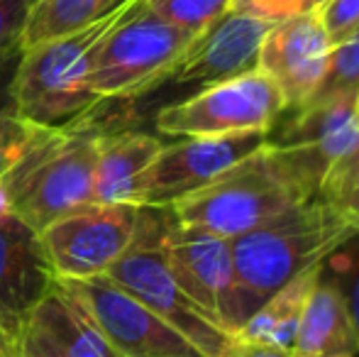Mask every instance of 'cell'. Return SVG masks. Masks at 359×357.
<instances>
[{
  "mask_svg": "<svg viewBox=\"0 0 359 357\" xmlns=\"http://www.w3.org/2000/svg\"><path fill=\"white\" fill-rule=\"evenodd\" d=\"M161 245L166 267L181 291L227 330L225 318L235 284L230 240L198 225L179 223L169 210Z\"/></svg>",
  "mask_w": 359,
  "mask_h": 357,
  "instance_id": "11",
  "label": "cell"
},
{
  "mask_svg": "<svg viewBox=\"0 0 359 357\" xmlns=\"http://www.w3.org/2000/svg\"><path fill=\"white\" fill-rule=\"evenodd\" d=\"M266 140V133H237L184 137L179 142L161 144L135 184L133 203L147 208H171L181 198L213 184Z\"/></svg>",
  "mask_w": 359,
  "mask_h": 357,
  "instance_id": "9",
  "label": "cell"
},
{
  "mask_svg": "<svg viewBox=\"0 0 359 357\" xmlns=\"http://www.w3.org/2000/svg\"><path fill=\"white\" fill-rule=\"evenodd\" d=\"M191 39L194 34L161 20L144 0H125L123 15L95 52L90 93L95 100H108L156 88Z\"/></svg>",
  "mask_w": 359,
  "mask_h": 357,
  "instance_id": "6",
  "label": "cell"
},
{
  "mask_svg": "<svg viewBox=\"0 0 359 357\" xmlns=\"http://www.w3.org/2000/svg\"><path fill=\"white\" fill-rule=\"evenodd\" d=\"M144 3L161 20L196 37L217 18L230 13L232 0H144Z\"/></svg>",
  "mask_w": 359,
  "mask_h": 357,
  "instance_id": "24",
  "label": "cell"
},
{
  "mask_svg": "<svg viewBox=\"0 0 359 357\" xmlns=\"http://www.w3.org/2000/svg\"><path fill=\"white\" fill-rule=\"evenodd\" d=\"M316 8V0H232L230 10L264 22H281L293 15L308 13Z\"/></svg>",
  "mask_w": 359,
  "mask_h": 357,
  "instance_id": "27",
  "label": "cell"
},
{
  "mask_svg": "<svg viewBox=\"0 0 359 357\" xmlns=\"http://www.w3.org/2000/svg\"><path fill=\"white\" fill-rule=\"evenodd\" d=\"M323 3V0H316V8H318V5H320Z\"/></svg>",
  "mask_w": 359,
  "mask_h": 357,
  "instance_id": "32",
  "label": "cell"
},
{
  "mask_svg": "<svg viewBox=\"0 0 359 357\" xmlns=\"http://www.w3.org/2000/svg\"><path fill=\"white\" fill-rule=\"evenodd\" d=\"M98 137L93 130H54L0 179L10 213L42 233L49 223L93 203Z\"/></svg>",
  "mask_w": 359,
  "mask_h": 357,
  "instance_id": "4",
  "label": "cell"
},
{
  "mask_svg": "<svg viewBox=\"0 0 359 357\" xmlns=\"http://www.w3.org/2000/svg\"><path fill=\"white\" fill-rule=\"evenodd\" d=\"M57 284L88 314L120 357H203L110 276L57 279Z\"/></svg>",
  "mask_w": 359,
  "mask_h": 357,
  "instance_id": "10",
  "label": "cell"
},
{
  "mask_svg": "<svg viewBox=\"0 0 359 357\" xmlns=\"http://www.w3.org/2000/svg\"><path fill=\"white\" fill-rule=\"evenodd\" d=\"M159 149L161 140L151 135H100L93 169V203H133L135 184Z\"/></svg>",
  "mask_w": 359,
  "mask_h": 357,
  "instance_id": "18",
  "label": "cell"
},
{
  "mask_svg": "<svg viewBox=\"0 0 359 357\" xmlns=\"http://www.w3.org/2000/svg\"><path fill=\"white\" fill-rule=\"evenodd\" d=\"M118 3L123 0H32L20 49L76 32L110 13Z\"/></svg>",
  "mask_w": 359,
  "mask_h": 357,
  "instance_id": "20",
  "label": "cell"
},
{
  "mask_svg": "<svg viewBox=\"0 0 359 357\" xmlns=\"http://www.w3.org/2000/svg\"><path fill=\"white\" fill-rule=\"evenodd\" d=\"M13 357H57V355L49 350V345L44 343L34 330L25 328L18 340V350H15Z\"/></svg>",
  "mask_w": 359,
  "mask_h": 357,
  "instance_id": "30",
  "label": "cell"
},
{
  "mask_svg": "<svg viewBox=\"0 0 359 357\" xmlns=\"http://www.w3.org/2000/svg\"><path fill=\"white\" fill-rule=\"evenodd\" d=\"M320 189V181L332 164L359 144V95H320L293 108L279 140Z\"/></svg>",
  "mask_w": 359,
  "mask_h": 357,
  "instance_id": "12",
  "label": "cell"
},
{
  "mask_svg": "<svg viewBox=\"0 0 359 357\" xmlns=\"http://www.w3.org/2000/svg\"><path fill=\"white\" fill-rule=\"evenodd\" d=\"M135 203H88L39 233L57 279H93L123 257L137 233Z\"/></svg>",
  "mask_w": 359,
  "mask_h": 357,
  "instance_id": "8",
  "label": "cell"
},
{
  "mask_svg": "<svg viewBox=\"0 0 359 357\" xmlns=\"http://www.w3.org/2000/svg\"><path fill=\"white\" fill-rule=\"evenodd\" d=\"M166 220H169V208L142 206L133 243L105 276H110L151 314H156L176 333L184 335L203 357H225L230 345L235 343V335L217 325L196 301H191L166 267L164 245H161Z\"/></svg>",
  "mask_w": 359,
  "mask_h": 357,
  "instance_id": "5",
  "label": "cell"
},
{
  "mask_svg": "<svg viewBox=\"0 0 359 357\" xmlns=\"http://www.w3.org/2000/svg\"><path fill=\"white\" fill-rule=\"evenodd\" d=\"M330 47L316 10H308L271 25L259 47L257 69L279 86L293 110L316 93L325 74Z\"/></svg>",
  "mask_w": 359,
  "mask_h": 357,
  "instance_id": "15",
  "label": "cell"
},
{
  "mask_svg": "<svg viewBox=\"0 0 359 357\" xmlns=\"http://www.w3.org/2000/svg\"><path fill=\"white\" fill-rule=\"evenodd\" d=\"M225 357H301L291 348H276V345L264 343H250V340L235 338Z\"/></svg>",
  "mask_w": 359,
  "mask_h": 357,
  "instance_id": "29",
  "label": "cell"
},
{
  "mask_svg": "<svg viewBox=\"0 0 359 357\" xmlns=\"http://www.w3.org/2000/svg\"><path fill=\"white\" fill-rule=\"evenodd\" d=\"M318 196L330 203L359 233V144L347 157L327 169Z\"/></svg>",
  "mask_w": 359,
  "mask_h": 357,
  "instance_id": "21",
  "label": "cell"
},
{
  "mask_svg": "<svg viewBox=\"0 0 359 357\" xmlns=\"http://www.w3.org/2000/svg\"><path fill=\"white\" fill-rule=\"evenodd\" d=\"M57 128H42L20 115H0V179L8 177Z\"/></svg>",
  "mask_w": 359,
  "mask_h": 357,
  "instance_id": "25",
  "label": "cell"
},
{
  "mask_svg": "<svg viewBox=\"0 0 359 357\" xmlns=\"http://www.w3.org/2000/svg\"><path fill=\"white\" fill-rule=\"evenodd\" d=\"M32 0H0V59L20 49Z\"/></svg>",
  "mask_w": 359,
  "mask_h": 357,
  "instance_id": "28",
  "label": "cell"
},
{
  "mask_svg": "<svg viewBox=\"0 0 359 357\" xmlns=\"http://www.w3.org/2000/svg\"><path fill=\"white\" fill-rule=\"evenodd\" d=\"M325 262V260H323ZM323 262L313 264L291 281H286L281 289H276L235 333V338L250 340V343L276 345V348H291L296 343L298 323L303 318V311L320 279Z\"/></svg>",
  "mask_w": 359,
  "mask_h": 357,
  "instance_id": "19",
  "label": "cell"
},
{
  "mask_svg": "<svg viewBox=\"0 0 359 357\" xmlns=\"http://www.w3.org/2000/svg\"><path fill=\"white\" fill-rule=\"evenodd\" d=\"M313 10H316L330 44H337L359 32V0H323Z\"/></svg>",
  "mask_w": 359,
  "mask_h": 357,
  "instance_id": "26",
  "label": "cell"
},
{
  "mask_svg": "<svg viewBox=\"0 0 359 357\" xmlns=\"http://www.w3.org/2000/svg\"><path fill=\"white\" fill-rule=\"evenodd\" d=\"M52 264L37 230L13 213H0V325L20 340L32 311L54 289Z\"/></svg>",
  "mask_w": 359,
  "mask_h": 357,
  "instance_id": "14",
  "label": "cell"
},
{
  "mask_svg": "<svg viewBox=\"0 0 359 357\" xmlns=\"http://www.w3.org/2000/svg\"><path fill=\"white\" fill-rule=\"evenodd\" d=\"M357 230L316 196L230 240L232 284L225 325L232 335L276 289L320 264Z\"/></svg>",
  "mask_w": 359,
  "mask_h": 357,
  "instance_id": "1",
  "label": "cell"
},
{
  "mask_svg": "<svg viewBox=\"0 0 359 357\" xmlns=\"http://www.w3.org/2000/svg\"><path fill=\"white\" fill-rule=\"evenodd\" d=\"M288 110L284 93L262 69L198 88L156 113V130L171 137L266 133Z\"/></svg>",
  "mask_w": 359,
  "mask_h": 357,
  "instance_id": "7",
  "label": "cell"
},
{
  "mask_svg": "<svg viewBox=\"0 0 359 357\" xmlns=\"http://www.w3.org/2000/svg\"><path fill=\"white\" fill-rule=\"evenodd\" d=\"M323 276L337 286L359 340V233L347 238L323 262Z\"/></svg>",
  "mask_w": 359,
  "mask_h": 357,
  "instance_id": "22",
  "label": "cell"
},
{
  "mask_svg": "<svg viewBox=\"0 0 359 357\" xmlns=\"http://www.w3.org/2000/svg\"><path fill=\"white\" fill-rule=\"evenodd\" d=\"M320 95H359V32L330 47L325 74L311 98Z\"/></svg>",
  "mask_w": 359,
  "mask_h": 357,
  "instance_id": "23",
  "label": "cell"
},
{
  "mask_svg": "<svg viewBox=\"0 0 359 357\" xmlns=\"http://www.w3.org/2000/svg\"><path fill=\"white\" fill-rule=\"evenodd\" d=\"M25 328L34 330L57 357H120L88 314L57 281L32 311Z\"/></svg>",
  "mask_w": 359,
  "mask_h": 357,
  "instance_id": "16",
  "label": "cell"
},
{
  "mask_svg": "<svg viewBox=\"0 0 359 357\" xmlns=\"http://www.w3.org/2000/svg\"><path fill=\"white\" fill-rule=\"evenodd\" d=\"M293 350L301 357H359V340L345 299L323 271L298 323Z\"/></svg>",
  "mask_w": 359,
  "mask_h": 357,
  "instance_id": "17",
  "label": "cell"
},
{
  "mask_svg": "<svg viewBox=\"0 0 359 357\" xmlns=\"http://www.w3.org/2000/svg\"><path fill=\"white\" fill-rule=\"evenodd\" d=\"M316 196V181L284 147L266 140L213 184L181 198L169 210L179 223L235 240Z\"/></svg>",
  "mask_w": 359,
  "mask_h": 357,
  "instance_id": "2",
  "label": "cell"
},
{
  "mask_svg": "<svg viewBox=\"0 0 359 357\" xmlns=\"http://www.w3.org/2000/svg\"><path fill=\"white\" fill-rule=\"evenodd\" d=\"M15 350H18V340L10 338L3 325H0V357H13Z\"/></svg>",
  "mask_w": 359,
  "mask_h": 357,
  "instance_id": "31",
  "label": "cell"
},
{
  "mask_svg": "<svg viewBox=\"0 0 359 357\" xmlns=\"http://www.w3.org/2000/svg\"><path fill=\"white\" fill-rule=\"evenodd\" d=\"M271 25L230 10L186 44L164 83L203 88L252 72Z\"/></svg>",
  "mask_w": 359,
  "mask_h": 357,
  "instance_id": "13",
  "label": "cell"
},
{
  "mask_svg": "<svg viewBox=\"0 0 359 357\" xmlns=\"http://www.w3.org/2000/svg\"><path fill=\"white\" fill-rule=\"evenodd\" d=\"M123 10L125 0L76 32L22 49L10 86L20 118L42 128H62L64 120L95 103V95L90 93L93 59Z\"/></svg>",
  "mask_w": 359,
  "mask_h": 357,
  "instance_id": "3",
  "label": "cell"
}]
</instances>
